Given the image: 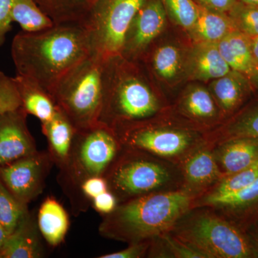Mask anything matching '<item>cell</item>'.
Listing matches in <instances>:
<instances>
[{"label": "cell", "mask_w": 258, "mask_h": 258, "mask_svg": "<svg viewBox=\"0 0 258 258\" xmlns=\"http://www.w3.org/2000/svg\"><path fill=\"white\" fill-rule=\"evenodd\" d=\"M91 53L88 32L79 23L19 32L11 46L17 74L34 80L49 93L66 72Z\"/></svg>", "instance_id": "6da1fadb"}, {"label": "cell", "mask_w": 258, "mask_h": 258, "mask_svg": "<svg viewBox=\"0 0 258 258\" xmlns=\"http://www.w3.org/2000/svg\"><path fill=\"white\" fill-rule=\"evenodd\" d=\"M197 198L179 188L130 199L103 217L98 232L105 238L128 244L154 240L171 232L194 208Z\"/></svg>", "instance_id": "7a4b0ae2"}, {"label": "cell", "mask_w": 258, "mask_h": 258, "mask_svg": "<svg viewBox=\"0 0 258 258\" xmlns=\"http://www.w3.org/2000/svg\"><path fill=\"white\" fill-rule=\"evenodd\" d=\"M118 54L103 60V101L98 123L115 133L152 118L159 102L152 88Z\"/></svg>", "instance_id": "3957f363"}, {"label": "cell", "mask_w": 258, "mask_h": 258, "mask_svg": "<svg viewBox=\"0 0 258 258\" xmlns=\"http://www.w3.org/2000/svg\"><path fill=\"white\" fill-rule=\"evenodd\" d=\"M123 148L114 131L101 123L76 130L69 159L57 176L75 215L90 207L81 194L83 181L93 176H106Z\"/></svg>", "instance_id": "277c9868"}, {"label": "cell", "mask_w": 258, "mask_h": 258, "mask_svg": "<svg viewBox=\"0 0 258 258\" xmlns=\"http://www.w3.org/2000/svg\"><path fill=\"white\" fill-rule=\"evenodd\" d=\"M208 207L191 209L171 233L205 258L258 257L250 236Z\"/></svg>", "instance_id": "5b68a950"}, {"label": "cell", "mask_w": 258, "mask_h": 258, "mask_svg": "<svg viewBox=\"0 0 258 258\" xmlns=\"http://www.w3.org/2000/svg\"><path fill=\"white\" fill-rule=\"evenodd\" d=\"M175 165L149 153L123 146L105 177L108 189L120 203L148 194L176 189L173 187L176 184L181 188V171Z\"/></svg>", "instance_id": "8992f818"}, {"label": "cell", "mask_w": 258, "mask_h": 258, "mask_svg": "<svg viewBox=\"0 0 258 258\" xmlns=\"http://www.w3.org/2000/svg\"><path fill=\"white\" fill-rule=\"evenodd\" d=\"M103 62L98 56H87L66 72L50 93L76 130L98 123L103 101Z\"/></svg>", "instance_id": "52a82bcc"}, {"label": "cell", "mask_w": 258, "mask_h": 258, "mask_svg": "<svg viewBox=\"0 0 258 258\" xmlns=\"http://www.w3.org/2000/svg\"><path fill=\"white\" fill-rule=\"evenodd\" d=\"M147 0H98L81 22L91 53L104 60L121 53L134 18Z\"/></svg>", "instance_id": "ba28073f"}, {"label": "cell", "mask_w": 258, "mask_h": 258, "mask_svg": "<svg viewBox=\"0 0 258 258\" xmlns=\"http://www.w3.org/2000/svg\"><path fill=\"white\" fill-rule=\"evenodd\" d=\"M116 134L125 147L144 151L177 165L204 144V139L191 131L158 126L147 120Z\"/></svg>", "instance_id": "9c48e42d"}, {"label": "cell", "mask_w": 258, "mask_h": 258, "mask_svg": "<svg viewBox=\"0 0 258 258\" xmlns=\"http://www.w3.org/2000/svg\"><path fill=\"white\" fill-rule=\"evenodd\" d=\"M54 165L48 152H38L0 166V179L17 200L28 205L43 191Z\"/></svg>", "instance_id": "30bf717a"}, {"label": "cell", "mask_w": 258, "mask_h": 258, "mask_svg": "<svg viewBox=\"0 0 258 258\" xmlns=\"http://www.w3.org/2000/svg\"><path fill=\"white\" fill-rule=\"evenodd\" d=\"M165 23L162 0H147L129 28L120 55L126 58L142 55L162 31Z\"/></svg>", "instance_id": "8fae6325"}, {"label": "cell", "mask_w": 258, "mask_h": 258, "mask_svg": "<svg viewBox=\"0 0 258 258\" xmlns=\"http://www.w3.org/2000/svg\"><path fill=\"white\" fill-rule=\"evenodd\" d=\"M24 108L0 113V166L37 152Z\"/></svg>", "instance_id": "7c38bea8"}, {"label": "cell", "mask_w": 258, "mask_h": 258, "mask_svg": "<svg viewBox=\"0 0 258 258\" xmlns=\"http://www.w3.org/2000/svg\"><path fill=\"white\" fill-rule=\"evenodd\" d=\"M178 166L182 179L181 189L198 198L225 175L217 164L213 148L205 142Z\"/></svg>", "instance_id": "4fadbf2b"}, {"label": "cell", "mask_w": 258, "mask_h": 258, "mask_svg": "<svg viewBox=\"0 0 258 258\" xmlns=\"http://www.w3.org/2000/svg\"><path fill=\"white\" fill-rule=\"evenodd\" d=\"M208 207L247 232L258 223V179L239 192L209 200L198 208Z\"/></svg>", "instance_id": "5bb4252c"}, {"label": "cell", "mask_w": 258, "mask_h": 258, "mask_svg": "<svg viewBox=\"0 0 258 258\" xmlns=\"http://www.w3.org/2000/svg\"><path fill=\"white\" fill-rule=\"evenodd\" d=\"M217 164L227 174L247 169L258 161V138L230 139L213 147Z\"/></svg>", "instance_id": "9a60e30c"}, {"label": "cell", "mask_w": 258, "mask_h": 258, "mask_svg": "<svg viewBox=\"0 0 258 258\" xmlns=\"http://www.w3.org/2000/svg\"><path fill=\"white\" fill-rule=\"evenodd\" d=\"M41 236L36 218L29 213L18 228L8 236L0 250V258L43 257Z\"/></svg>", "instance_id": "2e32d148"}, {"label": "cell", "mask_w": 258, "mask_h": 258, "mask_svg": "<svg viewBox=\"0 0 258 258\" xmlns=\"http://www.w3.org/2000/svg\"><path fill=\"white\" fill-rule=\"evenodd\" d=\"M41 124L42 133L48 144L47 152L54 164L60 169L69 159L76 129L58 108L50 120Z\"/></svg>", "instance_id": "e0dca14e"}, {"label": "cell", "mask_w": 258, "mask_h": 258, "mask_svg": "<svg viewBox=\"0 0 258 258\" xmlns=\"http://www.w3.org/2000/svg\"><path fill=\"white\" fill-rule=\"evenodd\" d=\"M36 220L40 234L49 245L55 247L63 242L69 230V214L53 197H47L42 202Z\"/></svg>", "instance_id": "ac0fdd59"}, {"label": "cell", "mask_w": 258, "mask_h": 258, "mask_svg": "<svg viewBox=\"0 0 258 258\" xmlns=\"http://www.w3.org/2000/svg\"><path fill=\"white\" fill-rule=\"evenodd\" d=\"M222 57L232 71L250 78L258 69L252 56L249 37L234 30L217 42Z\"/></svg>", "instance_id": "d6986e66"}, {"label": "cell", "mask_w": 258, "mask_h": 258, "mask_svg": "<svg viewBox=\"0 0 258 258\" xmlns=\"http://www.w3.org/2000/svg\"><path fill=\"white\" fill-rule=\"evenodd\" d=\"M13 79L26 113L36 117L41 123L50 120L57 108L50 93L30 78L17 74Z\"/></svg>", "instance_id": "ffe728a7"}, {"label": "cell", "mask_w": 258, "mask_h": 258, "mask_svg": "<svg viewBox=\"0 0 258 258\" xmlns=\"http://www.w3.org/2000/svg\"><path fill=\"white\" fill-rule=\"evenodd\" d=\"M232 71L222 57L217 43L202 42L195 49L190 73L194 79L201 81L215 80Z\"/></svg>", "instance_id": "44dd1931"}, {"label": "cell", "mask_w": 258, "mask_h": 258, "mask_svg": "<svg viewBox=\"0 0 258 258\" xmlns=\"http://www.w3.org/2000/svg\"><path fill=\"white\" fill-rule=\"evenodd\" d=\"M211 86L214 97L226 114L236 111L249 91L247 77L235 71L215 79Z\"/></svg>", "instance_id": "7402d4cb"}, {"label": "cell", "mask_w": 258, "mask_h": 258, "mask_svg": "<svg viewBox=\"0 0 258 258\" xmlns=\"http://www.w3.org/2000/svg\"><path fill=\"white\" fill-rule=\"evenodd\" d=\"M237 138H258V103L244 110L218 134L204 139V142L213 148L225 141Z\"/></svg>", "instance_id": "603a6c76"}, {"label": "cell", "mask_w": 258, "mask_h": 258, "mask_svg": "<svg viewBox=\"0 0 258 258\" xmlns=\"http://www.w3.org/2000/svg\"><path fill=\"white\" fill-rule=\"evenodd\" d=\"M55 24L81 23L98 0H34Z\"/></svg>", "instance_id": "cb8c5ba5"}, {"label": "cell", "mask_w": 258, "mask_h": 258, "mask_svg": "<svg viewBox=\"0 0 258 258\" xmlns=\"http://www.w3.org/2000/svg\"><path fill=\"white\" fill-rule=\"evenodd\" d=\"M257 179L258 161L247 169L224 176L208 191L197 198L194 208L209 200L235 195L252 184Z\"/></svg>", "instance_id": "d4e9b609"}, {"label": "cell", "mask_w": 258, "mask_h": 258, "mask_svg": "<svg viewBox=\"0 0 258 258\" xmlns=\"http://www.w3.org/2000/svg\"><path fill=\"white\" fill-rule=\"evenodd\" d=\"M192 30L203 42L217 43L237 30L230 16L199 5V17Z\"/></svg>", "instance_id": "484cf974"}, {"label": "cell", "mask_w": 258, "mask_h": 258, "mask_svg": "<svg viewBox=\"0 0 258 258\" xmlns=\"http://www.w3.org/2000/svg\"><path fill=\"white\" fill-rule=\"evenodd\" d=\"M12 20L26 32L42 31L55 25L34 0H16L12 12Z\"/></svg>", "instance_id": "4316f807"}, {"label": "cell", "mask_w": 258, "mask_h": 258, "mask_svg": "<svg viewBox=\"0 0 258 258\" xmlns=\"http://www.w3.org/2000/svg\"><path fill=\"white\" fill-rule=\"evenodd\" d=\"M181 108L191 118L200 120L215 118L217 111L213 97L208 90L195 86L185 94Z\"/></svg>", "instance_id": "83f0119b"}, {"label": "cell", "mask_w": 258, "mask_h": 258, "mask_svg": "<svg viewBox=\"0 0 258 258\" xmlns=\"http://www.w3.org/2000/svg\"><path fill=\"white\" fill-rule=\"evenodd\" d=\"M30 213L28 205L15 198L0 179V224L11 234Z\"/></svg>", "instance_id": "f1b7e54d"}, {"label": "cell", "mask_w": 258, "mask_h": 258, "mask_svg": "<svg viewBox=\"0 0 258 258\" xmlns=\"http://www.w3.org/2000/svg\"><path fill=\"white\" fill-rule=\"evenodd\" d=\"M181 57L179 50L173 45H164L156 50L152 56L155 72L166 80L174 79L179 72Z\"/></svg>", "instance_id": "f546056e"}, {"label": "cell", "mask_w": 258, "mask_h": 258, "mask_svg": "<svg viewBox=\"0 0 258 258\" xmlns=\"http://www.w3.org/2000/svg\"><path fill=\"white\" fill-rule=\"evenodd\" d=\"M236 29L249 37L258 36V8L237 2L228 13Z\"/></svg>", "instance_id": "4dcf8cb0"}, {"label": "cell", "mask_w": 258, "mask_h": 258, "mask_svg": "<svg viewBox=\"0 0 258 258\" xmlns=\"http://www.w3.org/2000/svg\"><path fill=\"white\" fill-rule=\"evenodd\" d=\"M173 19L185 29H193L199 17V5L193 0H162Z\"/></svg>", "instance_id": "1f68e13d"}, {"label": "cell", "mask_w": 258, "mask_h": 258, "mask_svg": "<svg viewBox=\"0 0 258 258\" xmlns=\"http://www.w3.org/2000/svg\"><path fill=\"white\" fill-rule=\"evenodd\" d=\"M108 189V182L105 176H93L85 180L81 186V191L85 202L91 205L93 199Z\"/></svg>", "instance_id": "d6a6232c"}, {"label": "cell", "mask_w": 258, "mask_h": 258, "mask_svg": "<svg viewBox=\"0 0 258 258\" xmlns=\"http://www.w3.org/2000/svg\"><path fill=\"white\" fill-rule=\"evenodd\" d=\"M152 240L129 244L127 248L118 252L102 254L99 258H140L147 255Z\"/></svg>", "instance_id": "836d02e7"}, {"label": "cell", "mask_w": 258, "mask_h": 258, "mask_svg": "<svg viewBox=\"0 0 258 258\" xmlns=\"http://www.w3.org/2000/svg\"><path fill=\"white\" fill-rule=\"evenodd\" d=\"M15 1L0 0V47L4 44L7 34L12 29V12Z\"/></svg>", "instance_id": "e575fe53"}, {"label": "cell", "mask_w": 258, "mask_h": 258, "mask_svg": "<svg viewBox=\"0 0 258 258\" xmlns=\"http://www.w3.org/2000/svg\"><path fill=\"white\" fill-rule=\"evenodd\" d=\"M118 205L116 197L110 190L98 195L91 202L92 208L103 217L114 211Z\"/></svg>", "instance_id": "d590c367"}, {"label": "cell", "mask_w": 258, "mask_h": 258, "mask_svg": "<svg viewBox=\"0 0 258 258\" xmlns=\"http://www.w3.org/2000/svg\"><path fill=\"white\" fill-rule=\"evenodd\" d=\"M200 5L209 10L219 12V13H228L233 7L237 4V0H197Z\"/></svg>", "instance_id": "8d00e7d4"}, {"label": "cell", "mask_w": 258, "mask_h": 258, "mask_svg": "<svg viewBox=\"0 0 258 258\" xmlns=\"http://www.w3.org/2000/svg\"><path fill=\"white\" fill-rule=\"evenodd\" d=\"M249 41L252 56L258 66V36L249 37Z\"/></svg>", "instance_id": "74e56055"}, {"label": "cell", "mask_w": 258, "mask_h": 258, "mask_svg": "<svg viewBox=\"0 0 258 258\" xmlns=\"http://www.w3.org/2000/svg\"><path fill=\"white\" fill-rule=\"evenodd\" d=\"M9 235L10 234L8 233V231L5 230V227L0 224V250L4 246Z\"/></svg>", "instance_id": "f35d334b"}, {"label": "cell", "mask_w": 258, "mask_h": 258, "mask_svg": "<svg viewBox=\"0 0 258 258\" xmlns=\"http://www.w3.org/2000/svg\"><path fill=\"white\" fill-rule=\"evenodd\" d=\"M249 236H250L251 239H252L254 248H255L258 255V225L255 227L254 233L252 234V235H249Z\"/></svg>", "instance_id": "ab89813d"}, {"label": "cell", "mask_w": 258, "mask_h": 258, "mask_svg": "<svg viewBox=\"0 0 258 258\" xmlns=\"http://www.w3.org/2000/svg\"><path fill=\"white\" fill-rule=\"evenodd\" d=\"M242 4L249 5V6L257 7L258 8V0H237Z\"/></svg>", "instance_id": "60d3db41"}, {"label": "cell", "mask_w": 258, "mask_h": 258, "mask_svg": "<svg viewBox=\"0 0 258 258\" xmlns=\"http://www.w3.org/2000/svg\"><path fill=\"white\" fill-rule=\"evenodd\" d=\"M249 79H252V81H253L254 84H255L258 88V69H257V71L254 72V74L249 78Z\"/></svg>", "instance_id": "b9f144b4"}]
</instances>
